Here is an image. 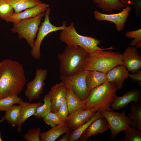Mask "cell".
I'll use <instances>...</instances> for the list:
<instances>
[{"instance_id":"6da1fadb","label":"cell","mask_w":141,"mask_h":141,"mask_svg":"<svg viewBox=\"0 0 141 141\" xmlns=\"http://www.w3.org/2000/svg\"><path fill=\"white\" fill-rule=\"evenodd\" d=\"M0 66V99L11 95H18L26 84L22 64L18 61L5 59Z\"/></svg>"},{"instance_id":"7a4b0ae2","label":"cell","mask_w":141,"mask_h":141,"mask_svg":"<svg viewBox=\"0 0 141 141\" xmlns=\"http://www.w3.org/2000/svg\"><path fill=\"white\" fill-rule=\"evenodd\" d=\"M89 54L79 46H67L63 52L57 55L60 75L68 76L84 70Z\"/></svg>"},{"instance_id":"3957f363","label":"cell","mask_w":141,"mask_h":141,"mask_svg":"<svg viewBox=\"0 0 141 141\" xmlns=\"http://www.w3.org/2000/svg\"><path fill=\"white\" fill-rule=\"evenodd\" d=\"M118 90L115 84L107 81L95 87L85 100L84 109L95 107L100 111L111 110V105L117 96Z\"/></svg>"},{"instance_id":"277c9868","label":"cell","mask_w":141,"mask_h":141,"mask_svg":"<svg viewBox=\"0 0 141 141\" xmlns=\"http://www.w3.org/2000/svg\"><path fill=\"white\" fill-rule=\"evenodd\" d=\"M99 50L89 54L84 70L107 73L114 67L123 64L122 54L111 50Z\"/></svg>"},{"instance_id":"5b68a950","label":"cell","mask_w":141,"mask_h":141,"mask_svg":"<svg viewBox=\"0 0 141 141\" xmlns=\"http://www.w3.org/2000/svg\"><path fill=\"white\" fill-rule=\"evenodd\" d=\"M60 40L69 46H79L90 54L99 50L113 49V46L103 49L98 45L102 43L99 39L91 36H84L79 34L74 27V23L71 22L66 26L60 34Z\"/></svg>"},{"instance_id":"8992f818","label":"cell","mask_w":141,"mask_h":141,"mask_svg":"<svg viewBox=\"0 0 141 141\" xmlns=\"http://www.w3.org/2000/svg\"><path fill=\"white\" fill-rule=\"evenodd\" d=\"M45 12L34 17L13 23L11 30L13 33H17L20 38L25 39L29 45L32 48L41 20L45 15Z\"/></svg>"},{"instance_id":"52a82bcc","label":"cell","mask_w":141,"mask_h":141,"mask_svg":"<svg viewBox=\"0 0 141 141\" xmlns=\"http://www.w3.org/2000/svg\"><path fill=\"white\" fill-rule=\"evenodd\" d=\"M50 9L48 8L45 12V18L39 28L37 38L34 41L33 47L31 51V55L34 58L39 60L41 57L40 53L41 45L44 39L49 34L57 31L64 29L66 27V22L64 21L62 25L60 26H56L53 25L50 22L49 18Z\"/></svg>"},{"instance_id":"ba28073f","label":"cell","mask_w":141,"mask_h":141,"mask_svg":"<svg viewBox=\"0 0 141 141\" xmlns=\"http://www.w3.org/2000/svg\"><path fill=\"white\" fill-rule=\"evenodd\" d=\"M100 111L108 124L112 139L115 138L120 132L131 127V120L126 115L124 111L121 113L112 110Z\"/></svg>"},{"instance_id":"9c48e42d","label":"cell","mask_w":141,"mask_h":141,"mask_svg":"<svg viewBox=\"0 0 141 141\" xmlns=\"http://www.w3.org/2000/svg\"><path fill=\"white\" fill-rule=\"evenodd\" d=\"M88 71L84 70L74 75L65 76L60 75L61 81L68 85L82 101H85L90 92L88 89L86 78Z\"/></svg>"},{"instance_id":"30bf717a","label":"cell","mask_w":141,"mask_h":141,"mask_svg":"<svg viewBox=\"0 0 141 141\" xmlns=\"http://www.w3.org/2000/svg\"><path fill=\"white\" fill-rule=\"evenodd\" d=\"M47 70L45 69L38 68L36 70V75L31 81L28 82L24 95L29 102L39 98L45 85L44 81L47 75Z\"/></svg>"},{"instance_id":"8fae6325","label":"cell","mask_w":141,"mask_h":141,"mask_svg":"<svg viewBox=\"0 0 141 141\" xmlns=\"http://www.w3.org/2000/svg\"><path fill=\"white\" fill-rule=\"evenodd\" d=\"M125 7L119 13L111 14L103 13L95 10L93 11L94 16L98 21H106L114 23L115 25L116 30L120 32L124 28L131 9V7L129 5Z\"/></svg>"},{"instance_id":"7c38bea8","label":"cell","mask_w":141,"mask_h":141,"mask_svg":"<svg viewBox=\"0 0 141 141\" xmlns=\"http://www.w3.org/2000/svg\"><path fill=\"white\" fill-rule=\"evenodd\" d=\"M98 110L95 107L78 110L69 115L65 124L72 130H74L89 120Z\"/></svg>"},{"instance_id":"4fadbf2b","label":"cell","mask_w":141,"mask_h":141,"mask_svg":"<svg viewBox=\"0 0 141 141\" xmlns=\"http://www.w3.org/2000/svg\"><path fill=\"white\" fill-rule=\"evenodd\" d=\"M122 54L123 64L129 71L134 73L141 68V56L136 47H127Z\"/></svg>"},{"instance_id":"5bb4252c","label":"cell","mask_w":141,"mask_h":141,"mask_svg":"<svg viewBox=\"0 0 141 141\" xmlns=\"http://www.w3.org/2000/svg\"><path fill=\"white\" fill-rule=\"evenodd\" d=\"M47 94L51 101V111L56 113L66 99L67 90L65 84L61 81L53 85Z\"/></svg>"},{"instance_id":"9a60e30c","label":"cell","mask_w":141,"mask_h":141,"mask_svg":"<svg viewBox=\"0 0 141 141\" xmlns=\"http://www.w3.org/2000/svg\"><path fill=\"white\" fill-rule=\"evenodd\" d=\"M49 4L41 3L18 13H13L5 21L7 22L16 23L22 20L34 17L44 12L49 7Z\"/></svg>"},{"instance_id":"2e32d148","label":"cell","mask_w":141,"mask_h":141,"mask_svg":"<svg viewBox=\"0 0 141 141\" xmlns=\"http://www.w3.org/2000/svg\"><path fill=\"white\" fill-rule=\"evenodd\" d=\"M140 92L139 90L133 89L127 91L121 96H117L111 105V110H119L132 102L138 103L141 100Z\"/></svg>"},{"instance_id":"e0dca14e","label":"cell","mask_w":141,"mask_h":141,"mask_svg":"<svg viewBox=\"0 0 141 141\" xmlns=\"http://www.w3.org/2000/svg\"><path fill=\"white\" fill-rule=\"evenodd\" d=\"M109 128L105 119L102 116L92 122L81 135L80 141H86L91 136L99 134H103Z\"/></svg>"},{"instance_id":"ac0fdd59","label":"cell","mask_w":141,"mask_h":141,"mask_svg":"<svg viewBox=\"0 0 141 141\" xmlns=\"http://www.w3.org/2000/svg\"><path fill=\"white\" fill-rule=\"evenodd\" d=\"M129 74V71L124 64L118 66L107 73V81L115 84L118 89L120 90Z\"/></svg>"},{"instance_id":"d6986e66","label":"cell","mask_w":141,"mask_h":141,"mask_svg":"<svg viewBox=\"0 0 141 141\" xmlns=\"http://www.w3.org/2000/svg\"><path fill=\"white\" fill-rule=\"evenodd\" d=\"M43 104L40 101L31 103L21 100L19 104L20 106V110L17 126L18 133L20 132L22 130V124L28 118L33 116L37 108Z\"/></svg>"},{"instance_id":"ffe728a7","label":"cell","mask_w":141,"mask_h":141,"mask_svg":"<svg viewBox=\"0 0 141 141\" xmlns=\"http://www.w3.org/2000/svg\"><path fill=\"white\" fill-rule=\"evenodd\" d=\"M64 84L67 90L66 100L69 115L78 110L84 109L85 100H81L69 86Z\"/></svg>"},{"instance_id":"44dd1931","label":"cell","mask_w":141,"mask_h":141,"mask_svg":"<svg viewBox=\"0 0 141 141\" xmlns=\"http://www.w3.org/2000/svg\"><path fill=\"white\" fill-rule=\"evenodd\" d=\"M86 80L87 88L90 91L107 81V73L96 70L88 71Z\"/></svg>"},{"instance_id":"7402d4cb","label":"cell","mask_w":141,"mask_h":141,"mask_svg":"<svg viewBox=\"0 0 141 141\" xmlns=\"http://www.w3.org/2000/svg\"><path fill=\"white\" fill-rule=\"evenodd\" d=\"M71 130L65 125H58L47 131L40 133V141H55L62 134Z\"/></svg>"},{"instance_id":"603a6c76","label":"cell","mask_w":141,"mask_h":141,"mask_svg":"<svg viewBox=\"0 0 141 141\" xmlns=\"http://www.w3.org/2000/svg\"><path fill=\"white\" fill-rule=\"evenodd\" d=\"M127 116L131 120L130 126L141 130V104L138 103H131Z\"/></svg>"},{"instance_id":"cb8c5ba5","label":"cell","mask_w":141,"mask_h":141,"mask_svg":"<svg viewBox=\"0 0 141 141\" xmlns=\"http://www.w3.org/2000/svg\"><path fill=\"white\" fill-rule=\"evenodd\" d=\"M121 0H92L93 3L98 5L105 13H112L114 10H120L125 7Z\"/></svg>"},{"instance_id":"d4e9b609","label":"cell","mask_w":141,"mask_h":141,"mask_svg":"<svg viewBox=\"0 0 141 141\" xmlns=\"http://www.w3.org/2000/svg\"><path fill=\"white\" fill-rule=\"evenodd\" d=\"M13 8L15 13H18L41 3L40 0H5Z\"/></svg>"},{"instance_id":"484cf974","label":"cell","mask_w":141,"mask_h":141,"mask_svg":"<svg viewBox=\"0 0 141 141\" xmlns=\"http://www.w3.org/2000/svg\"><path fill=\"white\" fill-rule=\"evenodd\" d=\"M103 116L99 110L97 111L87 121L75 129L72 130L68 141H77L90 125L97 119Z\"/></svg>"},{"instance_id":"4316f807","label":"cell","mask_w":141,"mask_h":141,"mask_svg":"<svg viewBox=\"0 0 141 141\" xmlns=\"http://www.w3.org/2000/svg\"><path fill=\"white\" fill-rule=\"evenodd\" d=\"M20 106L13 105L10 108L5 111L4 116L0 121L2 122L6 120L8 123L13 127L17 126L19 117Z\"/></svg>"},{"instance_id":"83f0119b","label":"cell","mask_w":141,"mask_h":141,"mask_svg":"<svg viewBox=\"0 0 141 141\" xmlns=\"http://www.w3.org/2000/svg\"><path fill=\"white\" fill-rule=\"evenodd\" d=\"M43 101L44 103L37 108L33 115L35 118L43 119L51 111V101L48 94L44 96Z\"/></svg>"},{"instance_id":"f1b7e54d","label":"cell","mask_w":141,"mask_h":141,"mask_svg":"<svg viewBox=\"0 0 141 141\" xmlns=\"http://www.w3.org/2000/svg\"><path fill=\"white\" fill-rule=\"evenodd\" d=\"M22 99L16 95H10L0 99V111H5L15 104H19Z\"/></svg>"},{"instance_id":"f546056e","label":"cell","mask_w":141,"mask_h":141,"mask_svg":"<svg viewBox=\"0 0 141 141\" xmlns=\"http://www.w3.org/2000/svg\"><path fill=\"white\" fill-rule=\"evenodd\" d=\"M126 37L133 39L129 44L131 46H135L137 48L141 47V29L132 31H128L125 33Z\"/></svg>"},{"instance_id":"4dcf8cb0","label":"cell","mask_w":141,"mask_h":141,"mask_svg":"<svg viewBox=\"0 0 141 141\" xmlns=\"http://www.w3.org/2000/svg\"><path fill=\"white\" fill-rule=\"evenodd\" d=\"M124 131L125 141H141V130L131 127Z\"/></svg>"},{"instance_id":"1f68e13d","label":"cell","mask_w":141,"mask_h":141,"mask_svg":"<svg viewBox=\"0 0 141 141\" xmlns=\"http://www.w3.org/2000/svg\"><path fill=\"white\" fill-rule=\"evenodd\" d=\"M13 7L5 0H0V18L5 20L14 13Z\"/></svg>"},{"instance_id":"d6a6232c","label":"cell","mask_w":141,"mask_h":141,"mask_svg":"<svg viewBox=\"0 0 141 141\" xmlns=\"http://www.w3.org/2000/svg\"><path fill=\"white\" fill-rule=\"evenodd\" d=\"M40 131L41 128L39 127L29 129L26 133L23 134L22 137L26 141H40Z\"/></svg>"},{"instance_id":"836d02e7","label":"cell","mask_w":141,"mask_h":141,"mask_svg":"<svg viewBox=\"0 0 141 141\" xmlns=\"http://www.w3.org/2000/svg\"><path fill=\"white\" fill-rule=\"evenodd\" d=\"M43 120L46 124L50 125L52 127L58 125H65L61 121L56 113L51 111L44 118Z\"/></svg>"},{"instance_id":"e575fe53","label":"cell","mask_w":141,"mask_h":141,"mask_svg":"<svg viewBox=\"0 0 141 141\" xmlns=\"http://www.w3.org/2000/svg\"><path fill=\"white\" fill-rule=\"evenodd\" d=\"M56 113L57 114L61 121L65 124L69 115L66 100L60 105Z\"/></svg>"},{"instance_id":"d590c367","label":"cell","mask_w":141,"mask_h":141,"mask_svg":"<svg viewBox=\"0 0 141 141\" xmlns=\"http://www.w3.org/2000/svg\"><path fill=\"white\" fill-rule=\"evenodd\" d=\"M130 5L134 9L136 16L138 17L141 14V0H132Z\"/></svg>"},{"instance_id":"8d00e7d4","label":"cell","mask_w":141,"mask_h":141,"mask_svg":"<svg viewBox=\"0 0 141 141\" xmlns=\"http://www.w3.org/2000/svg\"><path fill=\"white\" fill-rule=\"evenodd\" d=\"M133 80L137 81L138 85H141V70H138L136 72L129 74L128 77Z\"/></svg>"},{"instance_id":"74e56055","label":"cell","mask_w":141,"mask_h":141,"mask_svg":"<svg viewBox=\"0 0 141 141\" xmlns=\"http://www.w3.org/2000/svg\"><path fill=\"white\" fill-rule=\"evenodd\" d=\"M72 130L65 133L61 138H59L58 141H68L70 135Z\"/></svg>"},{"instance_id":"f35d334b","label":"cell","mask_w":141,"mask_h":141,"mask_svg":"<svg viewBox=\"0 0 141 141\" xmlns=\"http://www.w3.org/2000/svg\"><path fill=\"white\" fill-rule=\"evenodd\" d=\"M132 0H121V2L122 4L126 7L130 5V2Z\"/></svg>"},{"instance_id":"ab89813d","label":"cell","mask_w":141,"mask_h":141,"mask_svg":"<svg viewBox=\"0 0 141 141\" xmlns=\"http://www.w3.org/2000/svg\"><path fill=\"white\" fill-rule=\"evenodd\" d=\"M1 122L0 121V123ZM2 141V139L1 137V132H0V141Z\"/></svg>"},{"instance_id":"60d3db41","label":"cell","mask_w":141,"mask_h":141,"mask_svg":"<svg viewBox=\"0 0 141 141\" xmlns=\"http://www.w3.org/2000/svg\"><path fill=\"white\" fill-rule=\"evenodd\" d=\"M1 63H2V62L1 61V62H0V66L1 64Z\"/></svg>"}]
</instances>
